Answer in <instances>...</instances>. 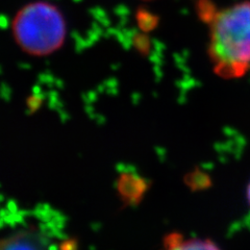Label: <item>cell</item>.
<instances>
[{
	"label": "cell",
	"instance_id": "obj_1",
	"mask_svg": "<svg viewBox=\"0 0 250 250\" xmlns=\"http://www.w3.org/2000/svg\"><path fill=\"white\" fill-rule=\"evenodd\" d=\"M208 56L224 78L243 76L250 67V1L219 12L210 24Z\"/></svg>",
	"mask_w": 250,
	"mask_h": 250
},
{
	"label": "cell",
	"instance_id": "obj_2",
	"mask_svg": "<svg viewBox=\"0 0 250 250\" xmlns=\"http://www.w3.org/2000/svg\"><path fill=\"white\" fill-rule=\"evenodd\" d=\"M16 42L25 52L47 56L58 50L66 38V21L57 6L33 2L21 9L13 21Z\"/></svg>",
	"mask_w": 250,
	"mask_h": 250
},
{
	"label": "cell",
	"instance_id": "obj_3",
	"mask_svg": "<svg viewBox=\"0 0 250 250\" xmlns=\"http://www.w3.org/2000/svg\"><path fill=\"white\" fill-rule=\"evenodd\" d=\"M57 238L41 223L27 224L0 241V250H62Z\"/></svg>",
	"mask_w": 250,
	"mask_h": 250
},
{
	"label": "cell",
	"instance_id": "obj_4",
	"mask_svg": "<svg viewBox=\"0 0 250 250\" xmlns=\"http://www.w3.org/2000/svg\"><path fill=\"white\" fill-rule=\"evenodd\" d=\"M163 250H221L214 242L202 239H188L181 233H170L164 241Z\"/></svg>",
	"mask_w": 250,
	"mask_h": 250
},
{
	"label": "cell",
	"instance_id": "obj_5",
	"mask_svg": "<svg viewBox=\"0 0 250 250\" xmlns=\"http://www.w3.org/2000/svg\"><path fill=\"white\" fill-rule=\"evenodd\" d=\"M195 9H196L198 18L203 23L209 25L212 24L219 13L217 10V5L213 0H197Z\"/></svg>",
	"mask_w": 250,
	"mask_h": 250
},
{
	"label": "cell",
	"instance_id": "obj_6",
	"mask_svg": "<svg viewBox=\"0 0 250 250\" xmlns=\"http://www.w3.org/2000/svg\"><path fill=\"white\" fill-rule=\"evenodd\" d=\"M138 21L141 28L144 31H149L158 26L159 17L155 15H152L150 12L142 10L138 14Z\"/></svg>",
	"mask_w": 250,
	"mask_h": 250
},
{
	"label": "cell",
	"instance_id": "obj_7",
	"mask_svg": "<svg viewBox=\"0 0 250 250\" xmlns=\"http://www.w3.org/2000/svg\"><path fill=\"white\" fill-rule=\"evenodd\" d=\"M248 200H249V203H250V185L248 187Z\"/></svg>",
	"mask_w": 250,
	"mask_h": 250
}]
</instances>
